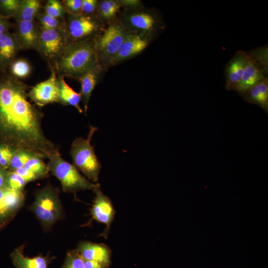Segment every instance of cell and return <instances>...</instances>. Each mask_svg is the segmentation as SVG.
<instances>
[{
    "label": "cell",
    "instance_id": "cell-28",
    "mask_svg": "<svg viewBox=\"0 0 268 268\" xmlns=\"http://www.w3.org/2000/svg\"><path fill=\"white\" fill-rule=\"evenodd\" d=\"M22 0H0V14L9 19L14 18Z\"/></svg>",
    "mask_w": 268,
    "mask_h": 268
},
{
    "label": "cell",
    "instance_id": "cell-7",
    "mask_svg": "<svg viewBox=\"0 0 268 268\" xmlns=\"http://www.w3.org/2000/svg\"><path fill=\"white\" fill-rule=\"evenodd\" d=\"M99 27L92 15L67 13L66 30L69 43L95 39Z\"/></svg>",
    "mask_w": 268,
    "mask_h": 268
},
{
    "label": "cell",
    "instance_id": "cell-17",
    "mask_svg": "<svg viewBox=\"0 0 268 268\" xmlns=\"http://www.w3.org/2000/svg\"><path fill=\"white\" fill-rule=\"evenodd\" d=\"M147 42L135 34H128L118 52L109 62L117 64L126 60L143 51L147 45Z\"/></svg>",
    "mask_w": 268,
    "mask_h": 268
},
{
    "label": "cell",
    "instance_id": "cell-39",
    "mask_svg": "<svg viewBox=\"0 0 268 268\" xmlns=\"http://www.w3.org/2000/svg\"><path fill=\"white\" fill-rule=\"evenodd\" d=\"M13 151L11 148L5 145L0 146V160L7 154Z\"/></svg>",
    "mask_w": 268,
    "mask_h": 268
},
{
    "label": "cell",
    "instance_id": "cell-14",
    "mask_svg": "<svg viewBox=\"0 0 268 268\" xmlns=\"http://www.w3.org/2000/svg\"><path fill=\"white\" fill-rule=\"evenodd\" d=\"M249 59L248 54L238 51L227 64L225 69V88L234 90L242 77Z\"/></svg>",
    "mask_w": 268,
    "mask_h": 268
},
{
    "label": "cell",
    "instance_id": "cell-3",
    "mask_svg": "<svg viewBox=\"0 0 268 268\" xmlns=\"http://www.w3.org/2000/svg\"><path fill=\"white\" fill-rule=\"evenodd\" d=\"M59 194L58 188L48 185L38 190L34 195L35 200L30 210L46 231L50 230L63 217L64 211Z\"/></svg>",
    "mask_w": 268,
    "mask_h": 268
},
{
    "label": "cell",
    "instance_id": "cell-25",
    "mask_svg": "<svg viewBox=\"0 0 268 268\" xmlns=\"http://www.w3.org/2000/svg\"><path fill=\"white\" fill-rule=\"evenodd\" d=\"M35 21L41 29L66 30V20L50 16L43 10L38 14Z\"/></svg>",
    "mask_w": 268,
    "mask_h": 268
},
{
    "label": "cell",
    "instance_id": "cell-22",
    "mask_svg": "<svg viewBox=\"0 0 268 268\" xmlns=\"http://www.w3.org/2000/svg\"><path fill=\"white\" fill-rule=\"evenodd\" d=\"M42 8L41 0H22L19 9L14 18L15 21H34Z\"/></svg>",
    "mask_w": 268,
    "mask_h": 268
},
{
    "label": "cell",
    "instance_id": "cell-2",
    "mask_svg": "<svg viewBox=\"0 0 268 268\" xmlns=\"http://www.w3.org/2000/svg\"><path fill=\"white\" fill-rule=\"evenodd\" d=\"M95 39L68 43L49 67L57 76L78 79L99 64Z\"/></svg>",
    "mask_w": 268,
    "mask_h": 268
},
{
    "label": "cell",
    "instance_id": "cell-31",
    "mask_svg": "<svg viewBox=\"0 0 268 268\" xmlns=\"http://www.w3.org/2000/svg\"><path fill=\"white\" fill-rule=\"evenodd\" d=\"M27 182L24 179L15 172H11L7 175L6 186L14 191H23Z\"/></svg>",
    "mask_w": 268,
    "mask_h": 268
},
{
    "label": "cell",
    "instance_id": "cell-23",
    "mask_svg": "<svg viewBox=\"0 0 268 268\" xmlns=\"http://www.w3.org/2000/svg\"><path fill=\"white\" fill-rule=\"evenodd\" d=\"M7 71L14 77L21 80L30 75L32 71V66L26 59H15L9 65Z\"/></svg>",
    "mask_w": 268,
    "mask_h": 268
},
{
    "label": "cell",
    "instance_id": "cell-13",
    "mask_svg": "<svg viewBox=\"0 0 268 268\" xmlns=\"http://www.w3.org/2000/svg\"><path fill=\"white\" fill-rule=\"evenodd\" d=\"M13 35L21 50H36L40 27L36 21H15Z\"/></svg>",
    "mask_w": 268,
    "mask_h": 268
},
{
    "label": "cell",
    "instance_id": "cell-19",
    "mask_svg": "<svg viewBox=\"0 0 268 268\" xmlns=\"http://www.w3.org/2000/svg\"><path fill=\"white\" fill-rule=\"evenodd\" d=\"M100 70L101 67L100 65L98 64L77 79L80 83V94L81 96V100L83 102L85 114L87 113L90 98L97 84Z\"/></svg>",
    "mask_w": 268,
    "mask_h": 268
},
{
    "label": "cell",
    "instance_id": "cell-6",
    "mask_svg": "<svg viewBox=\"0 0 268 268\" xmlns=\"http://www.w3.org/2000/svg\"><path fill=\"white\" fill-rule=\"evenodd\" d=\"M69 43L66 30L40 28L36 50L49 67Z\"/></svg>",
    "mask_w": 268,
    "mask_h": 268
},
{
    "label": "cell",
    "instance_id": "cell-18",
    "mask_svg": "<svg viewBox=\"0 0 268 268\" xmlns=\"http://www.w3.org/2000/svg\"><path fill=\"white\" fill-rule=\"evenodd\" d=\"M21 51L13 33L8 31L0 37V70H7Z\"/></svg>",
    "mask_w": 268,
    "mask_h": 268
},
{
    "label": "cell",
    "instance_id": "cell-41",
    "mask_svg": "<svg viewBox=\"0 0 268 268\" xmlns=\"http://www.w3.org/2000/svg\"><path fill=\"white\" fill-rule=\"evenodd\" d=\"M121 2L126 5L132 6L137 5L139 3V1L135 0H122Z\"/></svg>",
    "mask_w": 268,
    "mask_h": 268
},
{
    "label": "cell",
    "instance_id": "cell-35",
    "mask_svg": "<svg viewBox=\"0 0 268 268\" xmlns=\"http://www.w3.org/2000/svg\"><path fill=\"white\" fill-rule=\"evenodd\" d=\"M15 24L10 22L9 19L0 14V37L14 27Z\"/></svg>",
    "mask_w": 268,
    "mask_h": 268
},
{
    "label": "cell",
    "instance_id": "cell-20",
    "mask_svg": "<svg viewBox=\"0 0 268 268\" xmlns=\"http://www.w3.org/2000/svg\"><path fill=\"white\" fill-rule=\"evenodd\" d=\"M249 103L256 104L266 112L268 111V80L266 77L253 87L243 97Z\"/></svg>",
    "mask_w": 268,
    "mask_h": 268
},
{
    "label": "cell",
    "instance_id": "cell-16",
    "mask_svg": "<svg viewBox=\"0 0 268 268\" xmlns=\"http://www.w3.org/2000/svg\"><path fill=\"white\" fill-rule=\"evenodd\" d=\"M24 246H21L10 254L13 265L16 268H48L54 260L53 257L41 254L30 258L25 256L23 252Z\"/></svg>",
    "mask_w": 268,
    "mask_h": 268
},
{
    "label": "cell",
    "instance_id": "cell-40",
    "mask_svg": "<svg viewBox=\"0 0 268 268\" xmlns=\"http://www.w3.org/2000/svg\"><path fill=\"white\" fill-rule=\"evenodd\" d=\"M7 175L0 171V189L6 187Z\"/></svg>",
    "mask_w": 268,
    "mask_h": 268
},
{
    "label": "cell",
    "instance_id": "cell-9",
    "mask_svg": "<svg viewBox=\"0 0 268 268\" xmlns=\"http://www.w3.org/2000/svg\"><path fill=\"white\" fill-rule=\"evenodd\" d=\"M50 71L51 74L47 79L31 87L28 91L29 99L38 107L60 102L58 76L54 70Z\"/></svg>",
    "mask_w": 268,
    "mask_h": 268
},
{
    "label": "cell",
    "instance_id": "cell-8",
    "mask_svg": "<svg viewBox=\"0 0 268 268\" xmlns=\"http://www.w3.org/2000/svg\"><path fill=\"white\" fill-rule=\"evenodd\" d=\"M127 35L122 26L110 25L101 35L95 38L99 59L110 62L118 52Z\"/></svg>",
    "mask_w": 268,
    "mask_h": 268
},
{
    "label": "cell",
    "instance_id": "cell-4",
    "mask_svg": "<svg viewBox=\"0 0 268 268\" xmlns=\"http://www.w3.org/2000/svg\"><path fill=\"white\" fill-rule=\"evenodd\" d=\"M48 159L47 166L49 172L60 181L63 192L76 193L87 190L93 191L100 188L99 183L91 182L81 175L73 164L61 157L60 153L52 155Z\"/></svg>",
    "mask_w": 268,
    "mask_h": 268
},
{
    "label": "cell",
    "instance_id": "cell-27",
    "mask_svg": "<svg viewBox=\"0 0 268 268\" xmlns=\"http://www.w3.org/2000/svg\"><path fill=\"white\" fill-rule=\"evenodd\" d=\"M43 11L53 17L66 20V11L61 2L58 0H48L43 6Z\"/></svg>",
    "mask_w": 268,
    "mask_h": 268
},
{
    "label": "cell",
    "instance_id": "cell-37",
    "mask_svg": "<svg viewBox=\"0 0 268 268\" xmlns=\"http://www.w3.org/2000/svg\"><path fill=\"white\" fill-rule=\"evenodd\" d=\"M84 260V259H83ZM85 268H108V266L99 262L84 260Z\"/></svg>",
    "mask_w": 268,
    "mask_h": 268
},
{
    "label": "cell",
    "instance_id": "cell-30",
    "mask_svg": "<svg viewBox=\"0 0 268 268\" xmlns=\"http://www.w3.org/2000/svg\"><path fill=\"white\" fill-rule=\"evenodd\" d=\"M33 155H35L25 151L14 150L10 164L11 172L23 167L27 161Z\"/></svg>",
    "mask_w": 268,
    "mask_h": 268
},
{
    "label": "cell",
    "instance_id": "cell-33",
    "mask_svg": "<svg viewBox=\"0 0 268 268\" xmlns=\"http://www.w3.org/2000/svg\"><path fill=\"white\" fill-rule=\"evenodd\" d=\"M97 5L96 0H82L81 13L92 15Z\"/></svg>",
    "mask_w": 268,
    "mask_h": 268
},
{
    "label": "cell",
    "instance_id": "cell-1",
    "mask_svg": "<svg viewBox=\"0 0 268 268\" xmlns=\"http://www.w3.org/2000/svg\"><path fill=\"white\" fill-rule=\"evenodd\" d=\"M31 87L0 70V129L8 136L9 148L49 159L60 152L43 131L44 113L30 101Z\"/></svg>",
    "mask_w": 268,
    "mask_h": 268
},
{
    "label": "cell",
    "instance_id": "cell-29",
    "mask_svg": "<svg viewBox=\"0 0 268 268\" xmlns=\"http://www.w3.org/2000/svg\"><path fill=\"white\" fill-rule=\"evenodd\" d=\"M62 268H85L84 260L76 249L67 254Z\"/></svg>",
    "mask_w": 268,
    "mask_h": 268
},
{
    "label": "cell",
    "instance_id": "cell-36",
    "mask_svg": "<svg viewBox=\"0 0 268 268\" xmlns=\"http://www.w3.org/2000/svg\"><path fill=\"white\" fill-rule=\"evenodd\" d=\"M99 11L101 15L105 18H110L113 16L108 5L107 0H103L100 2L99 4Z\"/></svg>",
    "mask_w": 268,
    "mask_h": 268
},
{
    "label": "cell",
    "instance_id": "cell-15",
    "mask_svg": "<svg viewBox=\"0 0 268 268\" xmlns=\"http://www.w3.org/2000/svg\"><path fill=\"white\" fill-rule=\"evenodd\" d=\"M85 260L92 261L109 266L111 250L106 245L89 241L80 242L76 249Z\"/></svg>",
    "mask_w": 268,
    "mask_h": 268
},
{
    "label": "cell",
    "instance_id": "cell-32",
    "mask_svg": "<svg viewBox=\"0 0 268 268\" xmlns=\"http://www.w3.org/2000/svg\"><path fill=\"white\" fill-rule=\"evenodd\" d=\"M61 2L67 13L73 14L81 13L82 0H64Z\"/></svg>",
    "mask_w": 268,
    "mask_h": 268
},
{
    "label": "cell",
    "instance_id": "cell-5",
    "mask_svg": "<svg viewBox=\"0 0 268 268\" xmlns=\"http://www.w3.org/2000/svg\"><path fill=\"white\" fill-rule=\"evenodd\" d=\"M97 128L90 126L86 138L77 137L72 142L70 150L73 165L92 182L97 183L101 165L91 141Z\"/></svg>",
    "mask_w": 268,
    "mask_h": 268
},
{
    "label": "cell",
    "instance_id": "cell-21",
    "mask_svg": "<svg viewBox=\"0 0 268 268\" xmlns=\"http://www.w3.org/2000/svg\"><path fill=\"white\" fill-rule=\"evenodd\" d=\"M59 85L60 102L64 105H69L75 107L80 113L83 111L79 103L81 100L80 93L75 92L65 81V77L58 76Z\"/></svg>",
    "mask_w": 268,
    "mask_h": 268
},
{
    "label": "cell",
    "instance_id": "cell-10",
    "mask_svg": "<svg viewBox=\"0 0 268 268\" xmlns=\"http://www.w3.org/2000/svg\"><path fill=\"white\" fill-rule=\"evenodd\" d=\"M241 80L234 90L243 96L254 85L266 78V65L250 54Z\"/></svg>",
    "mask_w": 268,
    "mask_h": 268
},
{
    "label": "cell",
    "instance_id": "cell-12",
    "mask_svg": "<svg viewBox=\"0 0 268 268\" xmlns=\"http://www.w3.org/2000/svg\"><path fill=\"white\" fill-rule=\"evenodd\" d=\"M93 192L95 197L91 214L93 219L105 225L106 228L103 235L106 237L114 220L115 210L111 200L102 192L100 188L95 189Z\"/></svg>",
    "mask_w": 268,
    "mask_h": 268
},
{
    "label": "cell",
    "instance_id": "cell-24",
    "mask_svg": "<svg viewBox=\"0 0 268 268\" xmlns=\"http://www.w3.org/2000/svg\"><path fill=\"white\" fill-rule=\"evenodd\" d=\"M130 24L137 29L150 30L155 24L154 18L150 14L145 12L134 13L129 18Z\"/></svg>",
    "mask_w": 268,
    "mask_h": 268
},
{
    "label": "cell",
    "instance_id": "cell-38",
    "mask_svg": "<svg viewBox=\"0 0 268 268\" xmlns=\"http://www.w3.org/2000/svg\"><path fill=\"white\" fill-rule=\"evenodd\" d=\"M107 3L113 15L114 16L119 9L120 5L119 4V3L116 1L109 0H107Z\"/></svg>",
    "mask_w": 268,
    "mask_h": 268
},
{
    "label": "cell",
    "instance_id": "cell-34",
    "mask_svg": "<svg viewBox=\"0 0 268 268\" xmlns=\"http://www.w3.org/2000/svg\"><path fill=\"white\" fill-rule=\"evenodd\" d=\"M13 172H16L22 176L27 183L39 179L37 176L33 172L26 169L24 167L17 169Z\"/></svg>",
    "mask_w": 268,
    "mask_h": 268
},
{
    "label": "cell",
    "instance_id": "cell-26",
    "mask_svg": "<svg viewBox=\"0 0 268 268\" xmlns=\"http://www.w3.org/2000/svg\"><path fill=\"white\" fill-rule=\"evenodd\" d=\"M24 167L33 172L39 179L47 177L49 172L47 164L44 162L42 158L36 155L32 156Z\"/></svg>",
    "mask_w": 268,
    "mask_h": 268
},
{
    "label": "cell",
    "instance_id": "cell-11",
    "mask_svg": "<svg viewBox=\"0 0 268 268\" xmlns=\"http://www.w3.org/2000/svg\"><path fill=\"white\" fill-rule=\"evenodd\" d=\"M24 201L23 191L12 190L6 186L0 189V228L14 217Z\"/></svg>",
    "mask_w": 268,
    "mask_h": 268
}]
</instances>
